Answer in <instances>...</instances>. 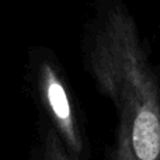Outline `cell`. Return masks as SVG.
I'll use <instances>...</instances> for the list:
<instances>
[{
	"label": "cell",
	"instance_id": "cell-1",
	"mask_svg": "<svg viewBox=\"0 0 160 160\" xmlns=\"http://www.w3.org/2000/svg\"><path fill=\"white\" fill-rule=\"evenodd\" d=\"M83 48L86 69L117 112L108 160H160V79L124 2L104 6Z\"/></svg>",
	"mask_w": 160,
	"mask_h": 160
},
{
	"label": "cell",
	"instance_id": "cell-2",
	"mask_svg": "<svg viewBox=\"0 0 160 160\" xmlns=\"http://www.w3.org/2000/svg\"><path fill=\"white\" fill-rule=\"evenodd\" d=\"M34 84L41 115L52 125L72 160H90V145L75 98L55 59L42 56L34 69Z\"/></svg>",
	"mask_w": 160,
	"mask_h": 160
},
{
	"label": "cell",
	"instance_id": "cell-3",
	"mask_svg": "<svg viewBox=\"0 0 160 160\" xmlns=\"http://www.w3.org/2000/svg\"><path fill=\"white\" fill-rule=\"evenodd\" d=\"M28 160H72L52 125L39 117L35 143L31 146Z\"/></svg>",
	"mask_w": 160,
	"mask_h": 160
}]
</instances>
